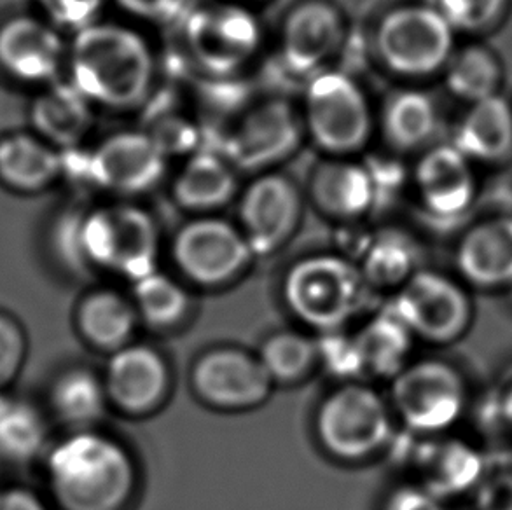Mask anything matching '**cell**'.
Segmentation results:
<instances>
[{"mask_svg": "<svg viewBox=\"0 0 512 510\" xmlns=\"http://www.w3.org/2000/svg\"><path fill=\"white\" fill-rule=\"evenodd\" d=\"M506 0H437L436 9L453 28L476 30L499 16Z\"/></svg>", "mask_w": 512, "mask_h": 510, "instance_id": "f35d334b", "label": "cell"}, {"mask_svg": "<svg viewBox=\"0 0 512 510\" xmlns=\"http://www.w3.org/2000/svg\"><path fill=\"white\" fill-rule=\"evenodd\" d=\"M395 420L411 435L455 432L472 404V386L462 367L441 357L409 362L390 381Z\"/></svg>", "mask_w": 512, "mask_h": 510, "instance_id": "5b68a950", "label": "cell"}, {"mask_svg": "<svg viewBox=\"0 0 512 510\" xmlns=\"http://www.w3.org/2000/svg\"><path fill=\"white\" fill-rule=\"evenodd\" d=\"M109 407L104 378L74 366L53 376L46 392V413L67 432L97 428Z\"/></svg>", "mask_w": 512, "mask_h": 510, "instance_id": "83f0119b", "label": "cell"}, {"mask_svg": "<svg viewBox=\"0 0 512 510\" xmlns=\"http://www.w3.org/2000/svg\"><path fill=\"white\" fill-rule=\"evenodd\" d=\"M139 320L132 299L112 289L86 292L74 313L77 334L84 343L109 353L132 345Z\"/></svg>", "mask_w": 512, "mask_h": 510, "instance_id": "4316f807", "label": "cell"}, {"mask_svg": "<svg viewBox=\"0 0 512 510\" xmlns=\"http://www.w3.org/2000/svg\"><path fill=\"white\" fill-rule=\"evenodd\" d=\"M490 402H492L490 420L493 428L512 441V373L507 374L504 381L495 388Z\"/></svg>", "mask_w": 512, "mask_h": 510, "instance_id": "ee69618b", "label": "cell"}, {"mask_svg": "<svg viewBox=\"0 0 512 510\" xmlns=\"http://www.w3.org/2000/svg\"><path fill=\"white\" fill-rule=\"evenodd\" d=\"M301 118L305 133L329 158H350L373 135V109L366 91L341 70L326 69L310 77Z\"/></svg>", "mask_w": 512, "mask_h": 510, "instance_id": "52a82bcc", "label": "cell"}, {"mask_svg": "<svg viewBox=\"0 0 512 510\" xmlns=\"http://www.w3.org/2000/svg\"><path fill=\"white\" fill-rule=\"evenodd\" d=\"M303 135L301 112L285 98H266L229 126L221 152L238 172L259 175L291 158Z\"/></svg>", "mask_w": 512, "mask_h": 510, "instance_id": "7c38bea8", "label": "cell"}, {"mask_svg": "<svg viewBox=\"0 0 512 510\" xmlns=\"http://www.w3.org/2000/svg\"><path fill=\"white\" fill-rule=\"evenodd\" d=\"M116 4L140 20L165 23L179 16L184 0H116Z\"/></svg>", "mask_w": 512, "mask_h": 510, "instance_id": "b9f144b4", "label": "cell"}, {"mask_svg": "<svg viewBox=\"0 0 512 510\" xmlns=\"http://www.w3.org/2000/svg\"><path fill=\"white\" fill-rule=\"evenodd\" d=\"M65 175L63 152L34 131L0 137V184L20 194H39Z\"/></svg>", "mask_w": 512, "mask_h": 510, "instance_id": "cb8c5ba5", "label": "cell"}, {"mask_svg": "<svg viewBox=\"0 0 512 510\" xmlns=\"http://www.w3.org/2000/svg\"><path fill=\"white\" fill-rule=\"evenodd\" d=\"M172 257L180 275L210 289L233 282L256 259L240 226L207 215L177 231Z\"/></svg>", "mask_w": 512, "mask_h": 510, "instance_id": "4fadbf2b", "label": "cell"}, {"mask_svg": "<svg viewBox=\"0 0 512 510\" xmlns=\"http://www.w3.org/2000/svg\"><path fill=\"white\" fill-rule=\"evenodd\" d=\"M319 364L341 380L353 381L364 373L359 346L353 334L343 331L326 332L317 339Z\"/></svg>", "mask_w": 512, "mask_h": 510, "instance_id": "8d00e7d4", "label": "cell"}, {"mask_svg": "<svg viewBox=\"0 0 512 510\" xmlns=\"http://www.w3.org/2000/svg\"><path fill=\"white\" fill-rule=\"evenodd\" d=\"M67 63L70 83L93 105L133 111L153 93V49L144 35L125 25L98 21L77 32Z\"/></svg>", "mask_w": 512, "mask_h": 510, "instance_id": "3957f363", "label": "cell"}, {"mask_svg": "<svg viewBox=\"0 0 512 510\" xmlns=\"http://www.w3.org/2000/svg\"><path fill=\"white\" fill-rule=\"evenodd\" d=\"M88 98L74 84H48L30 105V125L35 135L56 147L58 151L70 152L81 149L90 135L95 114Z\"/></svg>", "mask_w": 512, "mask_h": 510, "instance_id": "603a6c76", "label": "cell"}, {"mask_svg": "<svg viewBox=\"0 0 512 510\" xmlns=\"http://www.w3.org/2000/svg\"><path fill=\"white\" fill-rule=\"evenodd\" d=\"M355 262L369 289L395 294L420 271V250L406 233L387 229L367 236Z\"/></svg>", "mask_w": 512, "mask_h": 510, "instance_id": "f546056e", "label": "cell"}, {"mask_svg": "<svg viewBox=\"0 0 512 510\" xmlns=\"http://www.w3.org/2000/svg\"><path fill=\"white\" fill-rule=\"evenodd\" d=\"M67 58L58 28L44 18L18 14L0 25V69L18 83H56Z\"/></svg>", "mask_w": 512, "mask_h": 510, "instance_id": "ac0fdd59", "label": "cell"}, {"mask_svg": "<svg viewBox=\"0 0 512 510\" xmlns=\"http://www.w3.org/2000/svg\"><path fill=\"white\" fill-rule=\"evenodd\" d=\"M243 2H257V0H243Z\"/></svg>", "mask_w": 512, "mask_h": 510, "instance_id": "f6af8a7d", "label": "cell"}, {"mask_svg": "<svg viewBox=\"0 0 512 510\" xmlns=\"http://www.w3.org/2000/svg\"><path fill=\"white\" fill-rule=\"evenodd\" d=\"M402 444L399 458L408 481L446 504L471 498L490 469L483 446L457 430L423 437L406 432Z\"/></svg>", "mask_w": 512, "mask_h": 510, "instance_id": "9c48e42d", "label": "cell"}, {"mask_svg": "<svg viewBox=\"0 0 512 510\" xmlns=\"http://www.w3.org/2000/svg\"><path fill=\"white\" fill-rule=\"evenodd\" d=\"M469 502L472 510H512V467L488 469Z\"/></svg>", "mask_w": 512, "mask_h": 510, "instance_id": "ab89813d", "label": "cell"}, {"mask_svg": "<svg viewBox=\"0 0 512 510\" xmlns=\"http://www.w3.org/2000/svg\"><path fill=\"white\" fill-rule=\"evenodd\" d=\"M457 145L467 158L495 161L512 149V109L497 93L474 102L458 128Z\"/></svg>", "mask_w": 512, "mask_h": 510, "instance_id": "4dcf8cb0", "label": "cell"}, {"mask_svg": "<svg viewBox=\"0 0 512 510\" xmlns=\"http://www.w3.org/2000/svg\"><path fill=\"white\" fill-rule=\"evenodd\" d=\"M415 186L425 208L439 219L464 214L476 193L469 158L457 145H439L425 152L416 165Z\"/></svg>", "mask_w": 512, "mask_h": 510, "instance_id": "7402d4cb", "label": "cell"}, {"mask_svg": "<svg viewBox=\"0 0 512 510\" xmlns=\"http://www.w3.org/2000/svg\"><path fill=\"white\" fill-rule=\"evenodd\" d=\"M374 44L383 65L395 74L429 76L450 62L453 27L436 7H397L383 16Z\"/></svg>", "mask_w": 512, "mask_h": 510, "instance_id": "8fae6325", "label": "cell"}, {"mask_svg": "<svg viewBox=\"0 0 512 510\" xmlns=\"http://www.w3.org/2000/svg\"><path fill=\"white\" fill-rule=\"evenodd\" d=\"M0 465H2V463H0Z\"/></svg>", "mask_w": 512, "mask_h": 510, "instance_id": "bcb514c9", "label": "cell"}, {"mask_svg": "<svg viewBox=\"0 0 512 510\" xmlns=\"http://www.w3.org/2000/svg\"><path fill=\"white\" fill-rule=\"evenodd\" d=\"M388 306L416 341L451 346L471 332L476 320L472 290L458 276L420 269L392 294Z\"/></svg>", "mask_w": 512, "mask_h": 510, "instance_id": "ba28073f", "label": "cell"}, {"mask_svg": "<svg viewBox=\"0 0 512 510\" xmlns=\"http://www.w3.org/2000/svg\"><path fill=\"white\" fill-rule=\"evenodd\" d=\"M238 193V170L221 151H196L173 180L172 196L184 210L208 214Z\"/></svg>", "mask_w": 512, "mask_h": 510, "instance_id": "484cf974", "label": "cell"}, {"mask_svg": "<svg viewBox=\"0 0 512 510\" xmlns=\"http://www.w3.org/2000/svg\"><path fill=\"white\" fill-rule=\"evenodd\" d=\"M35 4L53 27L77 34L100 21L105 0H35Z\"/></svg>", "mask_w": 512, "mask_h": 510, "instance_id": "74e56055", "label": "cell"}, {"mask_svg": "<svg viewBox=\"0 0 512 510\" xmlns=\"http://www.w3.org/2000/svg\"><path fill=\"white\" fill-rule=\"evenodd\" d=\"M191 385L207 406L247 411L264 404L275 383L257 355L235 346H221L194 362Z\"/></svg>", "mask_w": 512, "mask_h": 510, "instance_id": "2e32d148", "label": "cell"}, {"mask_svg": "<svg viewBox=\"0 0 512 510\" xmlns=\"http://www.w3.org/2000/svg\"><path fill=\"white\" fill-rule=\"evenodd\" d=\"M240 229L256 257L284 249L303 217V196L289 177L259 173L245 187L238 205Z\"/></svg>", "mask_w": 512, "mask_h": 510, "instance_id": "9a60e30c", "label": "cell"}, {"mask_svg": "<svg viewBox=\"0 0 512 510\" xmlns=\"http://www.w3.org/2000/svg\"><path fill=\"white\" fill-rule=\"evenodd\" d=\"M371 289L357 262L343 254L308 255L287 269L285 306L319 334L343 331L366 308Z\"/></svg>", "mask_w": 512, "mask_h": 510, "instance_id": "277c9868", "label": "cell"}, {"mask_svg": "<svg viewBox=\"0 0 512 510\" xmlns=\"http://www.w3.org/2000/svg\"><path fill=\"white\" fill-rule=\"evenodd\" d=\"M0 510H55L48 497L27 484H0Z\"/></svg>", "mask_w": 512, "mask_h": 510, "instance_id": "7bdbcfd3", "label": "cell"}, {"mask_svg": "<svg viewBox=\"0 0 512 510\" xmlns=\"http://www.w3.org/2000/svg\"><path fill=\"white\" fill-rule=\"evenodd\" d=\"M353 336L369 376L392 381L413 360L416 338L388 304Z\"/></svg>", "mask_w": 512, "mask_h": 510, "instance_id": "f1b7e54d", "label": "cell"}, {"mask_svg": "<svg viewBox=\"0 0 512 510\" xmlns=\"http://www.w3.org/2000/svg\"><path fill=\"white\" fill-rule=\"evenodd\" d=\"M132 301L139 318L153 329H170L186 318L191 308L187 290L172 276L161 271L132 283Z\"/></svg>", "mask_w": 512, "mask_h": 510, "instance_id": "d6a6232c", "label": "cell"}, {"mask_svg": "<svg viewBox=\"0 0 512 510\" xmlns=\"http://www.w3.org/2000/svg\"><path fill=\"white\" fill-rule=\"evenodd\" d=\"M160 245L153 215L130 203L67 212L51 235L55 257L70 273L105 271L132 283L158 269Z\"/></svg>", "mask_w": 512, "mask_h": 510, "instance_id": "6da1fadb", "label": "cell"}, {"mask_svg": "<svg viewBox=\"0 0 512 510\" xmlns=\"http://www.w3.org/2000/svg\"><path fill=\"white\" fill-rule=\"evenodd\" d=\"M394 423V411L381 393L359 381H346L322 400L315 434L327 455L340 462H364L392 446Z\"/></svg>", "mask_w": 512, "mask_h": 510, "instance_id": "8992f818", "label": "cell"}, {"mask_svg": "<svg viewBox=\"0 0 512 510\" xmlns=\"http://www.w3.org/2000/svg\"><path fill=\"white\" fill-rule=\"evenodd\" d=\"M383 510H450V504L408 481L390 491Z\"/></svg>", "mask_w": 512, "mask_h": 510, "instance_id": "60d3db41", "label": "cell"}, {"mask_svg": "<svg viewBox=\"0 0 512 510\" xmlns=\"http://www.w3.org/2000/svg\"><path fill=\"white\" fill-rule=\"evenodd\" d=\"M184 44L208 76L229 77L256 58L263 30L256 14L238 2L201 6L187 14Z\"/></svg>", "mask_w": 512, "mask_h": 510, "instance_id": "30bf717a", "label": "cell"}, {"mask_svg": "<svg viewBox=\"0 0 512 510\" xmlns=\"http://www.w3.org/2000/svg\"><path fill=\"white\" fill-rule=\"evenodd\" d=\"M437 128V109L422 91H397L381 112V131L399 151H413L427 144Z\"/></svg>", "mask_w": 512, "mask_h": 510, "instance_id": "1f68e13d", "label": "cell"}, {"mask_svg": "<svg viewBox=\"0 0 512 510\" xmlns=\"http://www.w3.org/2000/svg\"><path fill=\"white\" fill-rule=\"evenodd\" d=\"M500 81L497 58L485 48L471 46L451 56L446 72V84L453 95L479 102L492 97Z\"/></svg>", "mask_w": 512, "mask_h": 510, "instance_id": "e575fe53", "label": "cell"}, {"mask_svg": "<svg viewBox=\"0 0 512 510\" xmlns=\"http://www.w3.org/2000/svg\"><path fill=\"white\" fill-rule=\"evenodd\" d=\"M51 444L48 413L14 390L0 392V463L11 467L41 463Z\"/></svg>", "mask_w": 512, "mask_h": 510, "instance_id": "d4e9b609", "label": "cell"}, {"mask_svg": "<svg viewBox=\"0 0 512 510\" xmlns=\"http://www.w3.org/2000/svg\"><path fill=\"white\" fill-rule=\"evenodd\" d=\"M345 39V16L338 7L327 0H305L285 16L280 58L292 76L310 79L326 70Z\"/></svg>", "mask_w": 512, "mask_h": 510, "instance_id": "e0dca14e", "label": "cell"}, {"mask_svg": "<svg viewBox=\"0 0 512 510\" xmlns=\"http://www.w3.org/2000/svg\"><path fill=\"white\" fill-rule=\"evenodd\" d=\"M28 353L25 325L14 313L0 308V392L14 390L27 366Z\"/></svg>", "mask_w": 512, "mask_h": 510, "instance_id": "d590c367", "label": "cell"}, {"mask_svg": "<svg viewBox=\"0 0 512 510\" xmlns=\"http://www.w3.org/2000/svg\"><path fill=\"white\" fill-rule=\"evenodd\" d=\"M41 465L55 510H125L139 483L130 451L97 428L67 432Z\"/></svg>", "mask_w": 512, "mask_h": 510, "instance_id": "7a4b0ae2", "label": "cell"}, {"mask_svg": "<svg viewBox=\"0 0 512 510\" xmlns=\"http://www.w3.org/2000/svg\"><path fill=\"white\" fill-rule=\"evenodd\" d=\"M458 278L478 292L512 290V219L500 217L469 229L455 252Z\"/></svg>", "mask_w": 512, "mask_h": 510, "instance_id": "44dd1931", "label": "cell"}, {"mask_svg": "<svg viewBox=\"0 0 512 510\" xmlns=\"http://www.w3.org/2000/svg\"><path fill=\"white\" fill-rule=\"evenodd\" d=\"M376 173L350 158H329L315 166L310 177V198L320 214L338 222L364 219L378 201Z\"/></svg>", "mask_w": 512, "mask_h": 510, "instance_id": "ffe728a7", "label": "cell"}, {"mask_svg": "<svg viewBox=\"0 0 512 510\" xmlns=\"http://www.w3.org/2000/svg\"><path fill=\"white\" fill-rule=\"evenodd\" d=\"M168 154L147 131H119L84 158V175L98 189L118 196L153 191L167 173Z\"/></svg>", "mask_w": 512, "mask_h": 510, "instance_id": "5bb4252c", "label": "cell"}, {"mask_svg": "<svg viewBox=\"0 0 512 510\" xmlns=\"http://www.w3.org/2000/svg\"><path fill=\"white\" fill-rule=\"evenodd\" d=\"M102 378L109 404L128 416L154 413L172 386L167 359L153 346L135 343L111 353Z\"/></svg>", "mask_w": 512, "mask_h": 510, "instance_id": "d6986e66", "label": "cell"}, {"mask_svg": "<svg viewBox=\"0 0 512 510\" xmlns=\"http://www.w3.org/2000/svg\"><path fill=\"white\" fill-rule=\"evenodd\" d=\"M257 357L273 383H296L319 364V346L303 332L282 331L264 341Z\"/></svg>", "mask_w": 512, "mask_h": 510, "instance_id": "836d02e7", "label": "cell"}]
</instances>
